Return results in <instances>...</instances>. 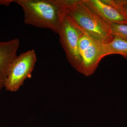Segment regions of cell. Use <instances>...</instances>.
<instances>
[{
  "instance_id": "obj_1",
  "label": "cell",
  "mask_w": 127,
  "mask_h": 127,
  "mask_svg": "<svg viewBox=\"0 0 127 127\" xmlns=\"http://www.w3.org/2000/svg\"><path fill=\"white\" fill-rule=\"evenodd\" d=\"M61 9L82 30L104 44L114 37L111 25L84 4L82 0H55Z\"/></svg>"
},
{
  "instance_id": "obj_2",
  "label": "cell",
  "mask_w": 127,
  "mask_h": 127,
  "mask_svg": "<svg viewBox=\"0 0 127 127\" xmlns=\"http://www.w3.org/2000/svg\"><path fill=\"white\" fill-rule=\"evenodd\" d=\"M24 12V22L58 34L63 11L55 0H14Z\"/></svg>"
},
{
  "instance_id": "obj_3",
  "label": "cell",
  "mask_w": 127,
  "mask_h": 127,
  "mask_svg": "<svg viewBox=\"0 0 127 127\" xmlns=\"http://www.w3.org/2000/svg\"><path fill=\"white\" fill-rule=\"evenodd\" d=\"M84 32L63 11L58 33L60 42L65 53L67 61L71 65L80 73L81 64L78 43L79 39Z\"/></svg>"
},
{
  "instance_id": "obj_4",
  "label": "cell",
  "mask_w": 127,
  "mask_h": 127,
  "mask_svg": "<svg viewBox=\"0 0 127 127\" xmlns=\"http://www.w3.org/2000/svg\"><path fill=\"white\" fill-rule=\"evenodd\" d=\"M36 61V54L33 49L17 56L10 66L5 83L6 90L11 92L18 91L25 79L32 77Z\"/></svg>"
},
{
  "instance_id": "obj_5",
  "label": "cell",
  "mask_w": 127,
  "mask_h": 127,
  "mask_svg": "<svg viewBox=\"0 0 127 127\" xmlns=\"http://www.w3.org/2000/svg\"><path fill=\"white\" fill-rule=\"evenodd\" d=\"M103 44L85 32L82 34L78 43L81 64V73L86 77L94 73L102 59Z\"/></svg>"
},
{
  "instance_id": "obj_6",
  "label": "cell",
  "mask_w": 127,
  "mask_h": 127,
  "mask_svg": "<svg viewBox=\"0 0 127 127\" xmlns=\"http://www.w3.org/2000/svg\"><path fill=\"white\" fill-rule=\"evenodd\" d=\"M20 43V40L16 38L7 41H0V92L4 88L10 66L17 56Z\"/></svg>"
},
{
  "instance_id": "obj_7",
  "label": "cell",
  "mask_w": 127,
  "mask_h": 127,
  "mask_svg": "<svg viewBox=\"0 0 127 127\" xmlns=\"http://www.w3.org/2000/svg\"><path fill=\"white\" fill-rule=\"evenodd\" d=\"M83 2L109 25H127L120 12L102 0H82Z\"/></svg>"
},
{
  "instance_id": "obj_8",
  "label": "cell",
  "mask_w": 127,
  "mask_h": 127,
  "mask_svg": "<svg viewBox=\"0 0 127 127\" xmlns=\"http://www.w3.org/2000/svg\"><path fill=\"white\" fill-rule=\"evenodd\" d=\"M118 54L127 60V41L114 37L113 40L103 45L102 58L108 55Z\"/></svg>"
},
{
  "instance_id": "obj_9",
  "label": "cell",
  "mask_w": 127,
  "mask_h": 127,
  "mask_svg": "<svg viewBox=\"0 0 127 127\" xmlns=\"http://www.w3.org/2000/svg\"><path fill=\"white\" fill-rule=\"evenodd\" d=\"M110 25L114 37H119L127 41V25L111 24Z\"/></svg>"
},
{
  "instance_id": "obj_10",
  "label": "cell",
  "mask_w": 127,
  "mask_h": 127,
  "mask_svg": "<svg viewBox=\"0 0 127 127\" xmlns=\"http://www.w3.org/2000/svg\"><path fill=\"white\" fill-rule=\"evenodd\" d=\"M106 4L111 6L117 10L127 7V0H102Z\"/></svg>"
},
{
  "instance_id": "obj_11",
  "label": "cell",
  "mask_w": 127,
  "mask_h": 127,
  "mask_svg": "<svg viewBox=\"0 0 127 127\" xmlns=\"http://www.w3.org/2000/svg\"><path fill=\"white\" fill-rule=\"evenodd\" d=\"M118 11L122 15L127 22V7L119 9Z\"/></svg>"
},
{
  "instance_id": "obj_12",
  "label": "cell",
  "mask_w": 127,
  "mask_h": 127,
  "mask_svg": "<svg viewBox=\"0 0 127 127\" xmlns=\"http://www.w3.org/2000/svg\"><path fill=\"white\" fill-rule=\"evenodd\" d=\"M12 2H14V0H0V5L8 6Z\"/></svg>"
}]
</instances>
